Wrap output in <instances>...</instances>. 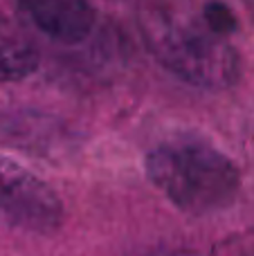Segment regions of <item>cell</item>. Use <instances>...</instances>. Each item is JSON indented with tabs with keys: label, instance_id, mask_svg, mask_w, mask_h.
I'll use <instances>...</instances> for the list:
<instances>
[{
	"label": "cell",
	"instance_id": "6",
	"mask_svg": "<svg viewBox=\"0 0 254 256\" xmlns=\"http://www.w3.org/2000/svg\"><path fill=\"white\" fill-rule=\"evenodd\" d=\"M202 14H205L207 22H210V27L216 34L225 36V38H232L238 22H236L234 12L228 4L220 2V0H207V2H202Z\"/></svg>",
	"mask_w": 254,
	"mask_h": 256
},
{
	"label": "cell",
	"instance_id": "5",
	"mask_svg": "<svg viewBox=\"0 0 254 256\" xmlns=\"http://www.w3.org/2000/svg\"><path fill=\"white\" fill-rule=\"evenodd\" d=\"M38 50L20 25L0 12V81L27 79L38 68Z\"/></svg>",
	"mask_w": 254,
	"mask_h": 256
},
{
	"label": "cell",
	"instance_id": "1",
	"mask_svg": "<svg viewBox=\"0 0 254 256\" xmlns=\"http://www.w3.org/2000/svg\"><path fill=\"white\" fill-rule=\"evenodd\" d=\"M135 14L146 50L184 84L225 90L238 81V50L212 30L198 0H138Z\"/></svg>",
	"mask_w": 254,
	"mask_h": 256
},
{
	"label": "cell",
	"instance_id": "2",
	"mask_svg": "<svg viewBox=\"0 0 254 256\" xmlns=\"http://www.w3.org/2000/svg\"><path fill=\"white\" fill-rule=\"evenodd\" d=\"M148 180L189 216H210L234 204L241 171L210 140L180 132L158 142L144 158Z\"/></svg>",
	"mask_w": 254,
	"mask_h": 256
},
{
	"label": "cell",
	"instance_id": "4",
	"mask_svg": "<svg viewBox=\"0 0 254 256\" xmlns=\"http://www.w3.org/2000/svg\"><path fill=\"white\" fill-rule=\"evenodd\" d=\"M22 14L52 40L84 43L97 25V9L88 0H18Z\"/></svg>",
	"mask_w": 254,
	"mask_h": 256
},
{
	"label": "cell",
	"instance_id": "3",
	"mask_svg": "<svg viewBox=\"0 0 254 256\" xmlns=\"http://www.w3.org/2000/svg\"><path fill=\"white\" fill-rule=\"evenodd\" d=\"M0 214L9 225L32 234H54L66 222L56 191L4 155H0Z\"/></svg>",
	"mask_w": 254,
	"mask_h": 256
}]
</instances>
